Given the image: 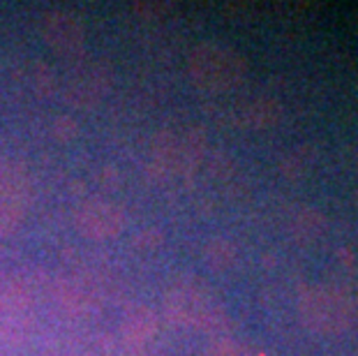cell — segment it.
I'll list each match as a JSON object with an SVG mask.
<instances>
[{
    "instance_id": "8fae6325",
    "label": "cell",
    "mask_w": 358,
    "mask_h": 356,
    "mask_svg": "<svg viewBox=\"0 0 358 356\" xmlns=\"http://www.w3.org/2000/svg\"><path fill=\"white\" fill-rule=\"evenodd\" d=\"M356 204H358V194H356Z\"/></svg>"
},
{
    "instance_id": "7a4b0ae2",
    "label": "cell",
    "mask_w": 358,
    "mask_h": 356,
    "mask_svg": "<svg viewBox=\"0 0 358 356\" xmlns=\"http://www.w3.org/2000/svg\"><path fill=\"white\" fill-rule=\"evenodd\" d=\"M299 313L303 324L317 333H340L356 322V306L335 287H310L301 294Z\"/></svg>"
},
{
    "instance_id": "ba28073f",
    "label": "cell",
    "mask_w": 358,
    "mask_h": 356,
    "mask_svg": "<svg viewBox=\"0 0 358 356\" xmlns=\"http://www.w3.org/2000/svg\"><path fill=\"white\" fill-rule=\"evenodd\" d=\"M280 116V107L271 100H257L245 111V123L252 127H266L273 125Z\"/></svg>"
},
{
    "instance_id": "8992f818",
    "label": "cell",
    "mask_w": 358,
    "mask_h": 356,
    "mask_svg": "<svg viewBox=\"0 0 358 356\" xmlns=\"http://www.w3.org/2000/svg\"><path fill=\"white\" fill-rule=\"evenodd\" d=\"M199 153V146L192 139L185 137H164L157 143V162L164 169H182L192 157Z\"/></svg>"
},
{
    "instance_id": "30bf717a",
    "label": "cell",
    "mask_w": 358,
    "mask_h": 356,
    "mask_svg": "<svg viewBox=\"0 0 358 356\" xmlns=\"http://www.w3.org/2000/svg\"><path fill=\"white\" fill-rule=\"evenodd\" d=\"M215 354L217 356H238V352H236V347L229 345V343H220L215 347Z\"/></svg>"
},
{
    "instance_id": "9c48e42d",
    "label": "cell",
    "mask_w": 358,
    "mask_h": 356,
    "mask_svg": "<svg viewBox=\"0 0 358 356\" xmlns=\"http://www.w3.org/2000/svg\"><path fill=\"white\" fill-rule=\"evenodd\" d=\"M234 248L229 243H224V241H217V243H213L208 248V259L213 266H217V269H224V266H229V264L234 262Z\"/></svg>"
},
{
    "instance_id": "6da1fadb",
    "label": "cell",
    "mask_w": 358,
    "mask_h": 356,
    "mask_svg": "<svg viewBox=\"0 0 358 356\" xmlns=\"http://www.w3.org/2000/svg\"><path fill=\"white\" fill-rule=\"evenodd\" d=\"M248 72V63L227 44H199L189 54V74L194 83L210 93H222L238 86Z\"/></svg>"
},
{
    "instance_id": "277c9868",
    "label": "cell",
    "mask_w": 358,
    "mask_h": 356,
    "mask_svg": "<svg viewBox=\"0 0 358 356\" xmlns=\"http://www.w3.org/2000/svg\"><path fill=\"white\" fill-rule=\"evenodd\" d=\"M42 33L47 37V42L53 44L56 49L72 51L79 49L83 44V26L74 14L67 12H51L47 14L42 24Z\"/></svg>"
},
{
    "instance_id": "3957f363",
    "label": "cell",
    "mask_w": 358,
    "mask_h": 356,
    "mask_svg": "<svg viewBox=\"0 0 358 356\" xmlns=\"http://www.w3.org/2000/svg\"><path fill=\"white\" fill-rule=\"evenodd\" d=\"M79 229L90 238L116 236L123 227V213L109 201H88L77 215Z\"/></svg>"
},
{
    "instance_id": "52a82bcc",
    "label": "cell",
    "mask_w": 358,
    "mask_h": 356,
    "mask_svg": "<svg viewBox=\"0 0 358 356\" xmlns=\"http://www.w3.org/2000/svg\"><path fill=\"white\" fill-rule=\"evenodd\" d=\"M324 232V218L315 208H303L294 215V234L303 241H312L322 236Z\"/></svg>"
},
{
    "instance_id": "5b68a950",
    "label": "cell",
    "mask_w": 358,
    "mask_h": 356,
    "mask_svg": "<svg viewBox=\"0 0 358 356\" xmlns=\"http://www.w3.org/2000/svg\"><path fill=\"white\" fill-rule=\"evenodd\" d=\"M171 310L185 322L210 324L220 320V308L210 301L208 294L196 290H180L176 297H171Z\"/></svg>"
}]
</instances>
